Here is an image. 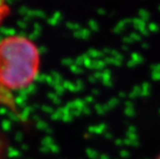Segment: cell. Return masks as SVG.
Returning a JSON list of instances; mask_svg holds the SVG:
<instances>
[{"label": "cell", "instance_id": "1", "mask_svg": "<svg viewBox=\"0 0 160 159\" xmlns=\"http://www.w3.org/2000/svg\"><path fill=\"white\" fill-rule=\"evenodd\" d=\"M39 52L24 36L12 35L0 40V87L18 91L30 86L39 71Z\"/></svg>", "mask_w": 160, "mask_h": 159}, {"label": "cell", "instance_id": "2", "mask_svg": "<svg viewBox=\"0 0 160 159\" xmlns=\"http://www.w3.org/2000/svg\"><path fill=\"white\" fill-rule=\"evenodd\" d=\"M9 12L10 9L7 3V0H0V24H1L3 19H5Z\"/></svg>", "mask_w": 160, "mask_h": 159}, {"label": "cell", "instance_id": "3", "mask_svg": "<svg viewBox=\"0 0 160 159\" xmlns=\"http://www.w3.org/2000/svg\"><path fill=\"white\" fill-rule=\"evenodd\" d=\"M157 159H160V156H159V157H158V158H157Z\"/></svg>", "mask_w": 160, "mask_h": 159}]
</instances>
